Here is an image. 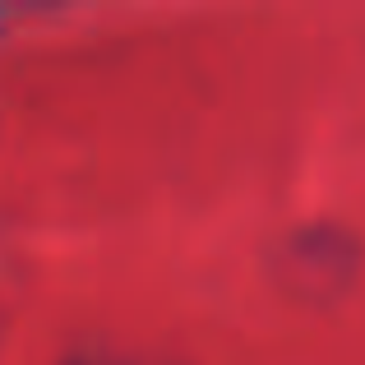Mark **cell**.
I'll list each match as a JSON object with an SVG mask.
<instances>
[{"label":"cell","instance_id":"obj_1","mask_svg":"<svg viewBox=\"0 0 365 365\" xmlns=\"http://www.w3.org/2000/svg\"><path fill=\"white\" fill-rule=\"evenodd\" d=\"M282 282L305 296H329L356 273V245L338 227H305L282 241Z\"/></svg>","mask_w":365,"mask_h":365}]
</instances>
